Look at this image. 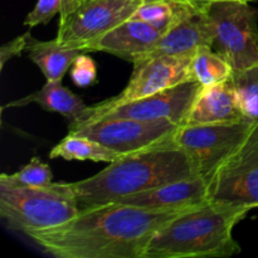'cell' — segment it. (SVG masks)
<instances>
[{
    "mask_svg": "<svg viewBox=\"0 0 258 258\" xmlns=\"http://www.w3.org/2000/svg\"><path fill=\"white\" fill-rule=\"evenodd\" d=\"M185 211L111 202L82 209L62 226L25 236L43 253L57 258H143L154 234Z\"/></svg>",
    "mask_w": 258,
    "mask_h": 258,
    "instance_id": "6da1fadb",
    "label": "cell"
},
{
    "mask_svg": "<svg viewBox=\"0 0 258 258\" xmlns=\"http://www.w3.org/2000/svg\"><path fill=\"white\" fill-rule=\"evenodd\" d=\"M201 176L175 140L120 158L90 178L66 183L80 211L117 202L133 194L181 179Z\"/></svg>",
    "mask_w": 258,
    "mask_h": 258,
    "instance_id": "7a4b0ae2",
    "label": "cell"
},
{
    "mask_svg": "<svg viewBox=\"0 0 258 258\" xmlns=\"http://www.w3.org/2000/svg\"><path fill=\"white\" fill-rule=\"evenodd\" d=\"M249 211L212 201L188 209L154 234L143 258L231 257L241 253L233 229Z\"/></svg>",
    "mask_w": 258,
    "mask_h": 258,
    "instance_id": "3957f363",
    "label": "cell"
},
{
    "mask_svg": "<svg viewBox=\"0 0 258 258\" xmlns=\"http://www.w3.org/2000/svg\"><path fill=\"white\" fill-rule=\"evenodd\" d=\"M78 213L77 201L64 181L48 186L0 181V217L15 231L27 234L55 228Z\"/></svg>",
    "mask_w": 258,
    "mask_h": 258,
    "instance_id": "277c9868",
    "label": "cell"
},
{
    "mask_svg": "<svg viewBox=\"0 0 258 258\" xmlns=\"http://www.w3.org/2000/svg\"><path fill=\"white\" fill-rule=\"evenodd\" d=\"M214 29L212 48L221 53L233 72L258 64V10L249 3L217 0L206 8Z\"/></svg>",
    "mask_w": 258,
    "mask_h": 258,
    "instance_id": "5b68a950",
    "label": "cell"
},
{
    "mask_svg": "<svg viewBox=\"0 0 258 258\" xmlns=\"http://www.w3.org/2000/svg\"><path fill=\"white\" fill-rule=\"evenodd\" d=\"M256 122L180 125L174 140L193 161L199 175L208 183L219 166L247 140Z\"/></svg>",
    "mask_w": 258,
    "mask_h": 258,
    "instance_id": "8992f818",
    "label": "cell"
},
{
    "mask_svg": "<svg viewBox=\"0 0 258 258\" xmlns=\"http://www.w3.org/2000/svg\"><path fill=\"white\" fill-rule=\"evenodd\" d=\"M179 127L180 125L171 120L105 117L71 126L70 133L93 139L125 156L170 143Z\"/></svg>",
    "mask_w": 258,
    "mask_h": 258,
    "instance_id": "52a82bcc",
    "label": "cell"
},
{
    "mask_svg": "<svg viewBox=\"0 0 258 258\" xmlns=\"http://www.w3.org/2000/svg\"><path fill=\"white\" fill-rule=\"evenodd\" d=\"M208 201L258 208V123L208 180Z\"/></svg>",
    "mask_w": 258,
    "mask_h": 258,
    "instance_id": "ba28073f",
    "label": "cell"
},
{
    "mask_svg": "<svg viewBox=\"0 0 258 258\" xmlns=\"http://www.w3.org/2000/svg\"><path fill=\"white\" fill-rule=\"evenodd\" d=\"M202 85L196 80L180 83L148 97L130 101L107 108L87 106L85 112L71 126H78L105 117H127L138 120H171L183 125L201 91Z\"/></svg>",
    "mask_w": 258,
    "mask_h": 258,
    "instance_id": "9c48e42d",
    "label": "cell"
},
{
    "mask_svg": "<svg viewBox=\"0 0 258 258\" xmlns=\"http://www.w3.org/2000/svg\"><path fill=\"white\" fill-rule=\"evenodd\" d=\"M145 0H86L58 27L62 45L88 52L91 45L121 23L130 19Z\"/></svg>",
    "mask_w": 258,
    "mask_h": 258,
    "instance_id": "30bf717a",
    "label": "cell"
},
{
    "mask_svg": "<svg viewBox=\"0 0 258 258\" xmlns=\"http://www.w3.org/2000/svg\"><path fill=\"white\" fill-rule=\"evenodd\" d=\"M193 57L194 53L185 55H160L134 63V72L122 92L93 106L107 108L122 105L194 80L191 73Z\"/></svg>",
    "mask_w": 258,
    "mask_h": 258,
    "instance_id": "8fae6325",
    "label": "cell"
},
{
    "mask_svg": "<svg viewBox=\"0 0 258 258\" xmlns=\"http://www.w3.org/2000/svg\"><path fill=\"white\" fill-rule=\"evenodd\" d=\"M117 202L158 211L194 208L208 202V183L202 176L181 179L133 194Z\"/></svg>",
    "mask_w": 258,
    "mask_h": 258,
    "instance_id": "7c38bea8",
    "label": "cell"
},
{
    "mask_svg": "<svg viewBox=\"0 0 258 258\" xmlns=\"http://www.w3.org/2000/svg\"><path fill=\"white\" fill-rule=\"evenodd\" d=\"M161 35L148 23L130 18L96 40L88 52H105L134 64L155 47Z\"/></svg>",
    "mask_w": 258,
    "mask_h": 258,
    "instance_id": "4fadbf2b",
    "label": "cell"
},
{
    "mask_svg": "<svg viewBox=\"0 0 258 258\" xmlns=\"http://www.w3.org/2000/svg\"><path fill=\"white\" fill-rule=\"evenodd\" d=\"M213 42V25L206 9H202L186 17L175 27L164 33L155 47L141 60L160 57V55L193 54L198 48L206 45L212 47Z\"/></svg>",
    "mask_w": 258,
    "mask_h": 258,
    "instance_id": "5bb4252c",
    "label": "cell"
},
{
    "mask_svg": "<svg viewBox=\"0 0 258 258\" xmlns=\"http://www.w3.org/2000/svg\"><path fill=\"white\" fill-rule=\"evenodd\" d=\"M247 120L239 108L231 80L213 86H202L183 125L232 123Z\"/></svg>",
    "mask_w": 258,
    "mask_h": 258,
    "instance_id": "9a60e30c",
    "label": "cell"
},
{
    "mask_svg": "<svg viewBox=\"0 0 258 258\" xmlns=\"http://www.w3.org/2000/svg\"><path fill=\"white\" fill-rule=\"evenodd\" d=\"M29 103H37L48 112H57L63 117L75 122L81 117L87 105L80 96L73 93L62 85V81H47L39 91L30 93L27 97L10 102L9 107H22Z\"/></svg>",
    "mask_w": 258,
    "mask_h": 258,
    "instance_id": "2e32d148",
    "label": "cell"
},
{
    "mask_svg": "<svg viewBox=\"0 0 258 258\" xmlns=\"http://www.w3.org/2000/svg\"><path fill=\"white\" fill-rule=\"evenodd\" d=\"M29 59L42 71L47 81H62L76 58L85 53L62 45L57 39L38 40L30 35L27 47Z\"/></svg>",
    "mask_w": 258,
    "mask_h": 258,
    "instance_id": "e0dca14e",
    "label": "cell"
},
{
    "mask_svg": "<svg viewBox=\"0 0 258 258\" xmlns=\"http://www.w3.org/2000/svg\"><path fill=\"white\" fill-rule=\"evenodd\" d=\"M198 10L202 9L184 0H145L131 18L148 23L164 34Z\"/></svg>",
    "mask_w": 258,
    "mask_h": 258,
    "instance_id": "ac0fdd59",
    "label": "cell"
},
{
    "mask_svg": "<svg viewBox=\"0 0 258 258\" xmlns=\"http://www.w3.org/2000/svg\"><path fill=\"white\" fill-rule=\"evenodd\" d=\"M49 158L64 159L68 161L90 160L95 163H113L122 158V155L93 139L68 133V135L50 150Z\"/></svg>",
    "mask_w": 258,
    "mask_h": 258,
    "instance_id": "d6986e66",
    "label": "cell"
},
{
    "mask_svg": "<svg viewBox=\"0 0 258 258\" xmlns=\"http://www.w3.org/2000/svg\"><path fill=\"white\" fill-rule=\"evenodd\" d=\"M191 73L202 86H213L231 80L234 72L231 63L221 53L206 45L194 53Z\"/></svg>",
    "mask_w": 258,
    "mask_h": 258,
    "instance_id": "ffe728a7",
    "label": "cell"
},
{
    "mask_svg": "<svg viewBox=\"0 0 258 258\" xmlns=\"http://www.w3.org/2000/svg\"><path fill=\"white\" fill-rule=\"evenodd\" d=\"M232 82L244 117L258 123V64L233 73Z\"/></svg>",
    "mask_w": 258,
    "mask_h": 258,
    "instance_id": "44dd1931",
    "label": "cell"
},
{
    "mask_svg": "<svg viewBox=\"0 0 258 258\" xmlns=\"http://www.w3.org/2000/svg\"><path fill=\"white\" fill-rule=\"evenodd\" d=\"M53 174L49 165L43 163L37 156L30 159L27 165L14 174H2L0 181L17 185L27 186H48L53 183Z\"/></svg>",
    "mask_w": 258,
    "mask_h": 258,
    "instance_id": "7402d4cb",
    "label": "cell"
},
{
    "mask_svg": "<svg viewBox=\"0 0 258 258\" xmlns=\"http://www.w3.org/2000/svg\"><path fill=\"white\" fill-rule=\"evenodd\" d=\"M71 78L77 87L87 88L97 82V66L88 54L81 53L71 67Z\"/></svg>",
    "mask_w": 258,
    "mask_h": 258,
    "instance_id": "603a6c76",
    "label": "cell"
},
{
    "mask_svg": "<svg viewBox=\"0 0 258 258\" xmlns=\"http://www.w3.org/2000/svg\"><path fill=\"white\" fill-rule=\"evenodd\" d=\"M62 10V0H37L32 12L27 15L24 25L34 28L37 25L48 24Z\"/></svg>",
    "mask_w": 258,
    "mask_h": 258,
    "instance_id": "cb8c5ba5",
    "label": "cell"
},
{
    "mask_svg": "<svg viewBox=\"0 0 258 258\" xmlns=\"http://www.w3.org/2000/svg\"><path fill=\"white\" fill-rule=\"evenodd\" d=\"M30 33L27 32L24 34L19 35L15 39L10 40L9 43L4 44L0 49V68H4L5 63L13 57H18V55L22 54L24 50H27L28 47V42H29L30 38Z\"/></svg>",
    "mask_w": 258,
    "mask_h": 258,
    "instance_id": "d4e9b609",
    "label": "cell"
},
{
    "mask_svg": "<svg viewBox=\"0 0 258 258\" xmlns=\"http://www.w3.org/2000/svg\"><path fill=\"white\" fill-rule=\"evenodd\" d=\"M83 3H85V0H62V10H60L59 14V23H58V27H62L66 23V20L68 19V17H70L78 7H81Z\"/></svg>",
    "mask_w": 258,
    "mask_h": 258,
    "instance_id": "484cf974",
    "label": "cell"
},
{
    "mask_svg": "<svg viewBox=\"0 0 258 258\" xmlns=\"http://www.w3.org/2000/svg\"><path fill=\"white\" fill-rule=\"evenodd\" d=\"M186 3H190L194 7L199 8V9H206L209 4H212L213 2H217V0H184Z\"/></svg>",
    "mask_w": 258,
    "mask_h": 258,
    "instance_id": "4316f807",
    "label": "cell"
},
{
    "mask_svg": "<svg viewBox=\"0 0 258 258\" xmlns=\"http://www.w3.org/2000/svg\"><path fill=\"white\" fill-rule=\"evenodd\" d=\"M238 2H243V3H249V4H251V3H253V2H257V0H238Z\"/></svg>",
    "mask_w": 258,
    "mask_h": 258,
    "instance_id": "83f0119b",
    "label": "cell"
},
{
    "mask_svg": "<svg viewBox=\"0 0 258 258\" xmlns=\"http://www.w3.org/2000/svg\"><path fill=\"white\" fill-rule=\"evenodd\" d=\"M85 2H86V0H85Z\"/></svg>",
    "mask_w": 258,
    "mask_h": 258,
    "instance_id": "f1b7e54d",
    "label": "cell"
}]
</instances>
